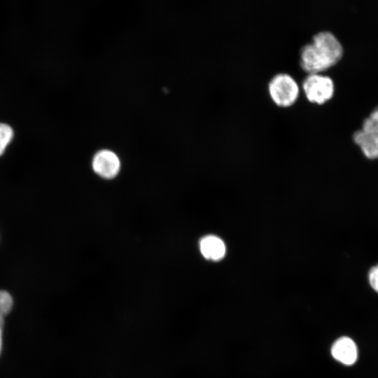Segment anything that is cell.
I'll return each mask as SVG.
<instances>
[{
    "instance_id": "6da1fadb",
    "label": "cell",
    "mask_w": 378,
    "mask_h": 378,
    "mask_svg": "<svg viewBox=\"0 0 378 378\" xmlns=\"http://www.w3.org/2000/svg\"><path fill=\"white\" fill-rule=\"evenodd\" d=\"M343 48L330 31H321L300 51V64L309 74H320L336 64L342 58Z\"/></svg>"
},
{
    "instance_id": "7a4b0ae2",
    "label": "cell",
    "mask_w": 378,
    "mask_h": 378,
    "mask_svg": "<svg viewBox=\"0 0 378 378\" xmlns=\"http://www.w3.org/2000/svg\"><path fill=\"white\" fill-rule=\"evenodd\" d=\"M268 90L272 101L281 107L290 106L299 95L296 81L286 74L275 75L269 83Z\"/></svg>"
},
{
    "instance_id": "3957f363",
    "label": "cell",
    "mask_w": 378,
    "mask_h": 378,
    "mask_svg": "<svg viewBox=\"0 0 378 378\" xmlns=\"http://www.w3.org/2000/svg\"><path fill=\"white\" fill-rule=\"evenodd\" d=\"M302 88L307 99L318 104L330 100L334 93L332 79L320 74H309L303 81Z\"/></svg>"
},
{
    "instance_id": "277c9868",
    "label": "cell",
    "mask_w": 378,
    "mask_h": 378,
    "mask_svg": "<svg viewBox=\"0 0 378 378\" xmlns=\"http://www.w3.org/2000/svg\"><path fill=\"white\" fill-rule=\"evenodd\" d=\"M120 163L118 156L111 150H102L92 160V168L96 174L105 178L115 177L120 170Z\"/></svg>"
},
{
    "instance_id": "5b68a950",
    "label": "cell",
    "mask_w": 378,
    "mask_h": 378,
    "mask_svg": "<svg viewBox=\"0 0 378 378\" xmlns=\"http://www.w3.org/2000/svg\"><path fill=\"white\" fill-rule=\"evenodd\" d=\"M332 357L346 365L354 364L358 359V348L354 341L348 337L337 339L331 348Z\"/></svg>"
},
{
    "instance_id": "8992f818",
    "label": "cell",
    "mask_w": 378,
    "mask_h": 378,
    "mask_svg": "<svg viewBox=\"0 0 378 378\" xmlns=\"http://www.w3.org/2000/svg\"><path fill=\"white\" fill-rule=\"evenodd\" d=\"M200 249L202 255L211 260H219L225 254V245L222 239L214 235L206 236L200 240Z\"/></svg>"
},
{
    "instance_id": "52a82bcc",
    "label": "cell",
    "mask_w": 378,
    "mask_h": 378,
    "mask_svg": "<svg viewBox=\"0 0 378 378\" xmlns=\"http://www.w3.org/2000/svg\"><path fill=\"white\" fill-rule=\"evenodd\" d=\"M354 140L368 158H378V136L377 135L361 130L354 133Z\"/></svg>"
},
{
    "instance_id": "ba28073f",
    "label": "cell",
    "mask_w": 378,
    "mask_h": 378,
    "mask_svg": "<svg viewBox=\"0 0 378 378\" xmlns=\"http://www.w3.org/2000/svg\"><path fill=\"white\" fill-rule=\"evenodd\" d=\"M14 138V130L7 123L0 122V157L4 154Z\"/></svg>"
},
{
    "instance_id": "9c48e42d",
    "label": "cell",
    "mask_w": 378,
    "mask_h": 378,
    "mask_svg": "<svg viewBox=\"0 0 378 378\" xmlns=\"http://www.w3.org/2000/svg\"><path fill=\"white\" fill-rule=\"evenodd\" d=\"M13 305V298L9 293L0 290V316L4 317L12 309Z\"/></svg>"
},
{
    "instance_id": "30bf717a",
    "label": "cell",
    "mask_w": 378,
    "mask_h": 378,
    "mask_svg": "<svg viewBox=\"0 0 378 378\" xmlns=\"http://www.w3.org/2000/svg\"><path fill=\"white\" fill-rule=\"evenodd\" d=\"M362 130L378 136V118L370 115L364 120Z\"/></svg>"
},
{
    "instance_id": "8fae6325",
    "label": "cell",
    "mask_w": 378,
    "mask_h": 378,
    "mask_svg": "<svg viewBox=\"0 0 378 378\" xmlns=\"http://www.w3.org/2000/svg\"><path fill=\"white\" fill-rule=\"evenodd\" d=\"M368 281L371 288L378 293V264L369 271Z\"/></svg>"
},
{
    "instance_id": "7c38bea8",
    "label": "cell",
    "mask_w": 378,
    "mask_h": 378,
    "mask_svg": "<svg viewBox=\"0 0 378 378\" xmlns=\"http://www.w3.org/2000/svg\"><path fill=\"white\" fill-rule=\"evenodd\" d=\"M4 326V317L0 316V356L2 351V344H3L2 335H3Z\"/></svg>"
}]
</instances>
